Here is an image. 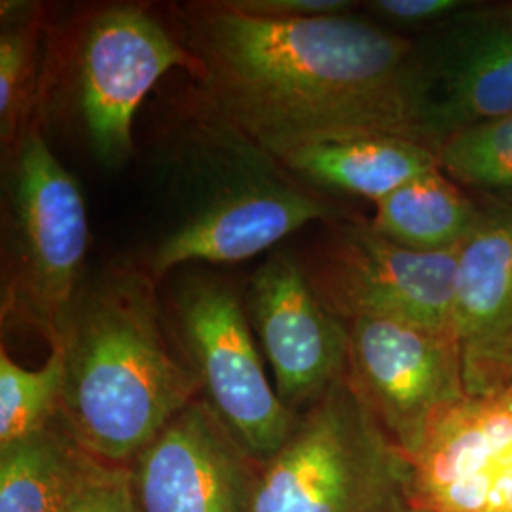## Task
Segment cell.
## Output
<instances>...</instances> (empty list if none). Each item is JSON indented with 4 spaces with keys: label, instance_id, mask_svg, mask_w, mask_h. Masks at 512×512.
Returning <instances> with one entry per match:
<instances>
[{
    "label": "cell",
    "instance_id": "d6986e66",
    "mask_svg": "<svg viewBox=\"0 0 512 512\" xmlns=\"http://www.w3.org/2000/svg\"><path fill=\"white\" fill-rule=\"evenodd\" d=\"M437 154L440 169L459 186L512 203V114L452 133Z\"/></svg>",
    "mask_w": 512,
    "mask_h": 512
},
{
    "label": "cell",
    "instance_id": "7402d4cb",
    "mask_svg": "<svg viewBox=\"0 0 512 512\" xmlns=\"http://www.w3.org/2000/svg\"><path fill=\"white\" fill-rule=\"evenodd\" d=\"M234 10L270 19L325 18L344 16L355 6L349 0H224Z\"/></svg>",
    "mask_w": 512,
    "mask_h": 512
},
{
    "label": "cell",
    "instance_id": "5b68a950",
    "mask_svg": "<svg viewBox=\"0 0 512 512\" xmlns=\"http://www.w3.org/2000/svg\"><path fill=\"white\" fill-rule=\"evenodd\" d=\"M173 69L186 71L188 54L171 25L137 4L93 8L48 38L40 114L65 97L93 158L120 167L133 156L139 105Z\"/></svg>",
    "mask_w": 512,
    "mask_h": 512
},
{
    "label": "cell",
    "instance_id": "30bf717a",
    "mask_svg": "<svg viewBox=\"0 0 512 512\" xmlns=\"http://www.w3.org/2000/svg\"><path fill=\"white\" fill-rule=\"evenodd\" d=\"M421 118L439 150L452 133L512 114V2H471L416 42Z\"/></svg>",
    "mask_w": 512,
    "mask_h": 512
},
{
    "label": "cell",
    "instance_id": "8992f818",
    "mask_svg": "<svg viewBox=\"0 0 512 512\" xmlns=\"http://www.w3.org/2000/svg\"><path fill=\"white\" fill-rule=\"evenodd\" d=\"M410 467L346 378L298 416L291 437L258 463L249 512H408Z\"/></svg>",
    "mask_w": 512,
    "mask_h": 512
},
{
    "label": "cell",
    "instance_id": "4fadbf2b",
    "mask_svg": "<svg viewBox=\"0 0 512 512\" xmlns=\"http://www.w3.org/2000/svg\"><path fill=\"white\" fill-rule=\"evenodd\" d=\"M408 467L412 509L512 512V391L444 412Z\"/></svg>",
    "mask_w": 512,
    "mask_h": 512
},
{
    "label": "cell",
    "instance_id": "7c38bea8",
    "mask_svg": "<svg viewBox=\"0 0 512 512\" xmlns=\"http://www.w3.org/2000/svg\"><path fill=\"white\" fill-rule=\"evenodd\" d=\"M124 469L139 512H249L258 461L196 399Z\"/></svg>",
    "mask_w": 512,
    "mask_h": 512
},
{
    "label": "cell",
    "instance_id": "2e32d148",
    "mask_svg": "<svg viewBox=\"0 0 512 512\" xmlns=\"http://www.w3.org/2000/svg\"><path fill=\"white\" fill-rule=\"evenodd\" d=\"M107 467L59 416L35 435L0 446V512H69Z\"/></svg>",
    "mask_w": 512,
    "mask_h": 512
},
{
    "label": "cell",
    "instance_id": "52a82bcc",
    "mask_svg": "<svg viewBox=\"0 0 512 512\" xmlns=\"http://www.w3.org/2000/svg\"><path fill=\"white\" fill-rule=\"evenodd\" d=\"M167 306V325L200 382V399L251 458H272L300 414L283 404L266 376L243 296L219 275L186 272Z\"/></svg>",
    "mask_w": 512,
    "mask_h": 512
},
{
    "label": "cell",
    "instance_id": "9a60e30c",
    "mask_svg": "<svg viewBox=\"0 0 512 512\" xmlns=\"http://www.w3.org/2000/svg\"><path fill=\"white\" fill-rule=\"evenodd\" d=\"M300 183L382 202L412 179L439 169L435 148L395 135H357L296 148L277 158Z\"/></svg>",
    "mask_w": 512,
    "mask_h": 512
},
{
    "label": "cell",
    "instance_id": "7a4b0ae2",
    "mask_svg": "<svg viewBox=\"0 0 512 512\" xmlns=\"http://www.w3.org/2000/svg\"><path fill=\"white\" fill-rule=\"evenodd\" d=\"M156 285L147 266H110L84 279L50 346L63 357L61 421L112 467H126L200 399Z\"/></svg>",
    "mask_w": 512,
    "mask_h": 512
},
{
    "label": "cell",
    "instance_id": "8fae6325",
    "mask_svg": "<svg viewBox=\"0 0 512 512\" xmlns=\"http://www.w3.org/2000/svg\"><path fill=\"white\" fill-rule=\"evenodd\" d=\"M258 348L283 404L302 414L348 365L349 327L313 293L298 256L277 251L256 270L243 296Z\"/></svg>",
    "mask_w": 512,
    "mask_h": 512
},
{
    "label": "cell",
    "instance_id": "ac0fdd59",
    "mask_svg": "<svg viewBox=\"0 0 512 512\" xmlns=\"http://www.w3.org/2000/svg\"><path fill=\"white\" fill-rule=\"evenodd\" d=\"M42 19L37 6L2 2L0 33V141L2 150L40 126V93L46 55L40 57Z\"/></svg>",
    "mask_w": 512,
    "mask_h": 512
},
{
    "label": "cell",
    "instance_id": "e0dca14e",
    "mask_svg": "<svg viewBox=\"0 0 512 512\" xmlns=\"http://www.w3.org/2000/svg\"><path fill=\"white\" fill-rule=\"evenodd\" d=\"M482 209L439 167L376 203L370 224L406 249L450 253L473 234Z\"/></svg>",
    "mask_w": 512,
    "mask_h": 512
},
{
    "label": "cell",
    "instance_id": "3957f363",
    "mask_svg": "<svg viewBox=\"0 0 512 512\" xmlns=\"http://www.w3.org/2000/svg\"><path fill=\"white\" fill-rule=\"evenodd\" d=\"M183 141V207L148 255L160 283L186 264H234L270 251L315 220L327 200L300 183L270 152L203 110Z\"/></svg>",
    "mask_w": 512,
    "mask_h": 512
},
{
    "label": "cell",
    "instance_id": "603a6c76",
    "mask_svg": "<svg viewBox=\"0 0 512 512\" xmlns=\"http://www.w3.org/2000/svg\"><path fill=\"white\" fill-rule=\"evenodd\" d=\"M69 512H139L124 467H107Z\"/></svg>",
    "mask_w": 512,
    "mask_h": 512
},
{
    "label": "cell",
    "instance_id": "d4e9b609",
    "mask_svg": "<svg viewBox=\"0 0 512 512\" xmlns=\"http://www.w3.org/2000/svg\"><path fill=\"white\" fill-rule=\"evenodd\" d=\"M511 391H512V387H511Z\"/></svg>",
    "mask_w": 512,
    "mask_h": 512
},
{
    "label": "cell",
    "instance_id": "cb8c5ba5",
    "mask_svg": "<svg viewBox=\"0 0 512 512\" xmlns=\"http://www.w3.org/2000/svg\"><path fill=\"white\" fill-rule=\"evenodd\" d=\"M408 512H421V511H418V509H410V511Z\"/></svg>",
    "mask_w": 512,
    "mask_h": 512
},
{
    "label": "cell",
    "instance_id": "277c9868",
    "mask_svg": "<svg viewBox=\"0 0 512 512\" xmlns=\"http://www.w3.org/2000/svg\"><path fill=\"white\" fill-rule=\"evenodd\" d=\"M2 158V327L35 330L52 346L84 283L88 209L42 126Z\"/></svg>",
    "mask_w": 512,
    "mask_h": 512
},
{
    "label": "cell",
    "instance_id": "6da1fadb",
    "mask_svg": "<svg viewBox=\"0 0 512 512\" xmlns=\"http://www.w3.org/2000/svg\"><path fill=\"white\" fill-rule=\"evenodd\" d=\"M171 14L200 95L196 109L274 158L357 135L431 147L414 40L346 14L258 18L224 0L188 2Z\"/></svg>",
    "mask_w": 512,
    "mask_h": 512
},
{
    "label": "cell",
    "instance_id": "ffe728a7",
    "mask_svg": "<svg viewBox=\"0 0 512 512\" xmlns=\"http://www.w3.org/2000/svg\"><path fill=\"white\" fill-rule=\"evenodd\" d=\"M63 357L57 348L37 370L18 365L0 349V446L27 439L52 425L61 412Z\"/></svg>",
    "mask_w": 512,
    "mask_h": 512
},
{
    "label": "cell",
    "instance_id": "44dd1931",
    "mask_svg": "<svg viewBox=\"0 0 512 512\" xmlns=\"http://www.w3.org/2000/svg\"><path fill=\"white\" fill-rule=\"evenodd\" d=\"M471 2L463 0H374L366 2L368 10L384 21L406 27L435 25L439 27L446 19L456 16Z\"/></svg>",
    "mask_w": 512,
    "mask_h": 512
},
{
    "label": "cell",
    "instance_id": "ba28073f",
    "mask_svg": "<svg viewBox=\"0 0 512 512\" xmlns=\"http://www.w3.org/2000/svg\"><path fill=\"white\" fill-rule=\"evenodd\" d=\"M298 260L313 293L344 323L389 317L452 330L458 251L420 253L370 222H332Z\"/></svg>",
    "mask_w": 512,
    "mask_h": 512
},
{
    "label": "cell",
    "instance_id": "5bb4252c",
    "mask_svg": "<svg viewBox=\"0 0 512 512\" xmlns=\"http://www.w3.org/2000/svg\"><path fill=\"white\" fill-rule=\"evenodd\" d=\"M452 330L467 397L512 387V203L482 209L458 249Z\"/></svg>",
    "mask_w": 512,
    "mask_h": 512
},
{
    "label": "cell",
    "instance_id": "9c48e42d",
    "mask_svg": "<svg viewBox=\"0 0 512 512\" xmlns=\"http://www.w3.org/2000/svg\"><path fill=\"white\" fill-rule=\"evenodd\" d=\"M348 327L344 378L408 461L433 423L467 399L454 330L389 317H359Z\"/></svg>",
    "mask_w": 512,
    "mask_h": 512
}]
</instances>
